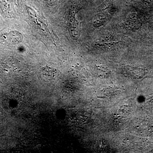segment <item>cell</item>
I'll return each mask as SVG.
<instances>
[{
	"instance_id": "7a4b0ae2",
	"label": "cell",
	"mask_w": 153,
	"mask_h": 153,
	"mask_svg": "<svg viewBox=\"0 0 153 153\" xmlns=\"http://www.w3.org/2000/svg\"><path fill=\"white\" fill-rule=\"evenodd\" d=\"M43 76L49 79L54 78L57 75V71L54 68L51 67H44L42 70Z\"/></svg>"
},
{
	"instance_id": "6da1fadb",
	"label": "cell",
	"mask_w": 153,
	"mask_h": 153,
	"mask_svg": "<svg viewBox=\"0 0 153 153\" xmlns=\"http://www.w3.org/2000/svg\"><path fill=\"white\" fill-rule=\"evenodd\" d=\"M23 36L18 31H11L0 36V41L8 45H16L23 41Z\"/></svg>"
}]
</instances>
